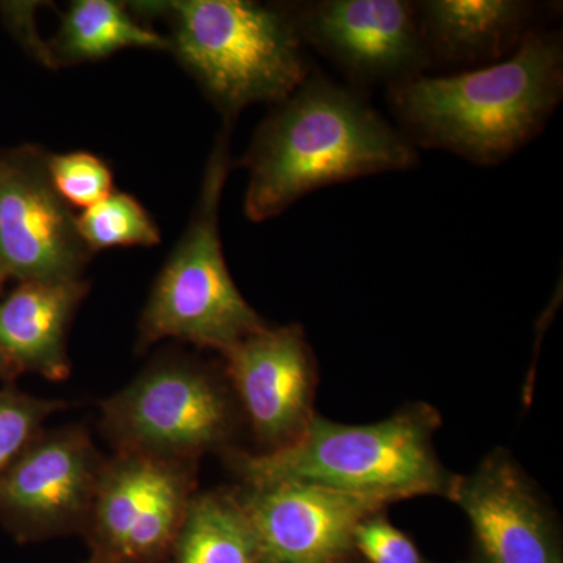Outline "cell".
<instances>
[{"label": "cell", "mask_w": 563, "mask_h": 563, "mask_svg": "<svg viewBox=\"0 0 563 563\" xmlns=\"http://www.w3.org/2000/svg\"><path fill=\"white\" fill-rule=\"evenodd\" d=\"M412 141L354 87L312 70L258 125L239 165L250 174L244 213L279 217L328 185L417 165Z\"/></svg>", "instance_id": "1"}, {"label": "cell", "mask_w": 563, "mask_h": 563, "mask_svg": "<svg viewBox=\"0 0 563 563\" xmlns=\"http://www.w3.org/2000/svg\"><path fill=\"white\" fill-rule=\"evenodd\" d=\"M562 92L561 35L529 31L507 60L454 76H418L391 87L388 98L413 144L495 165L542 132Z\"/></svg>", "instance_id": "2"}, {"label": "cell", "mask_w": 563, "mask_h": 563, "mask_svg": "<svg viewBox=\"0 0 563 563\" xmlns=\"http://www.w3.org/2000/svg\"><path fill=\"white\" fill-rule=\"evenodd\" d=\"M433 407L417 404L372 424H342L313 415L301 435L262 454L231 451L246 487L307 484L385 504L413 496L451 498L455 474L440 462Z\"/></svg>", "instance_id": "3"}, {"label": "cell", "mask_w": 563, "mask_h": 563, "mask_svg": "<svg viewBox=\"0 0 563 563\" xmlns=\"http://www.w3.org/2000/svg\"><path fill=\"white\" fill-rule=\"evenodd\" d=\"M140 21L169 25V51L206 98L233 124L252 103L276 106L307 77L301 36L284 3L247 0L128 2Z\"/></svg>", "instance_id": "4"}, {"label": "cell", "mask_w": 563, "mask_h": 563, "mask_svg": "<svg viewBox=\"0 0 563 563\" xmlns=\"http://www.w3.org/2000/svg\"><path fill=\"white\" fill-rule=\"evenodd\" d=\"M232 125H222L203 172L190 222L152 285L140 318L139 351L180 340L224 354L265 328L236 288L222 252V192L232 169Z\"/></svg>", "instance_id": "5"}, {"label": "cell", "mask_w": 563, "mask_h": 563, "mask_svg": "<svg viewBox=\"0 0 563 563\" xmlns=\"http://www.w3.org/2000/svg\"><path fill=\"white\" fill-rule=\"evenodd\" d=\"M101 426L117 453L198 462L225 446L235 406L213 373L188 358H161L101 404Z\"/></svg>", "instance_id": "6"}, {"label": "cell", "mask_w": 563, "mask_h": 563, "mask_svg": "<svg viewBox=\"0 0 563 563\" xmlns=\"http://www.w3.org/2000/svg\"><path fill=\"white\" fill-rule=\"evenodd\" d=\"M92 255L52 180L49 152L35 144L0 150V263L9 279H84Z\"/></svg>", "instance_id": "7"}, {"label": "cell", "mask_w": 563, "mask_h": 563, "mask_svg": "<svg viewBox=\"0 0 563 563\" xmlns=\"http://www.w3.org/2000/svg\"><path fill=\"white\" fill-rule=\"evenodd\" d=\"M196 495V463L117 453L106 461L87 528L102 558L139 563L172 550Z\"/></svg>", "instance_id": "8"}, {"label": "cell", "mask_w": 563, "mask_h": 563, "mask_svg": "<svg viewBox=\"0 0 563 563\" xmlns=\"http://www.w3.org/2000/svg\"><path fill=\"white\" fill-rule=\"evenodd\" d=\"M301 36L352 80L391 87L432 63L415 3L406 0H322L284 3Z\"/></svg>", "instance_id": "9"}, {"label": "cell", "mask_w": 563, "mask_h": 563, "mask_svg": "<svg viewBox=\"0 0 563 563\" xmlns=\"http://www.w3.org/2000/svg\"><path fill=\"white\" fill-rule=\"evenodd\" d=\"M103 465L79 426L43 431L0 477V523L21 539L87 526Z\"/></svg>", "instance_id": "10"}, {"label": "cell", "mask_w": 563, "mask_h": 563, "mask_svg": "<svg viewBox=\"0 0 563 563\" xmlns=\"http://www.w3.org/2000/svg\"><path fill=\"white\" fill-rule=\"evenodd\" d=\"M266 563H332L354 547L358 525L387 504L307 484L235 493Z\"/></svg>", "instance_id": "11"}, {"label": "cell", "mask_w": 563, "mask_h": 563, "mask_svg": "<svg viewBox=\"0 0 563 563\" xmlns=\"http://www.w3.org/2000/svg\"><path fill=\"white\" fill-rule=\"evenodd\" d=\"M222 355L236 399L266 451L295 442L314 415L317 383L301 325L266 324Z\"/></svg>", "instance_id": "12"}, {"label": "cell", "mask_w": 563, "mask_h": 563, "mask_svg": "<svg viewBox=\"0 0 563 563\" xmlns=\"http://www.w3.org/2000/svg\"><path fill=\"white\" fill-rule=\"evenodd\" d=\"M450 499L468 518L484 563H562L550 510L504 451L455 477Z\"/></svg>", "instance_id": "13"}, {"label": "cell", "mask_w": 563, "mask_h": 563, "mask_svg": "<svg viewBox=\"0 0 563 563\" xmlns=\"http://www.w3.org/2000/svg\"><path fill=\"white\" fill-rule=\"evenodd\" d=\"M88 291L85 279L20 282L0 296V350L18 374L68 379L69 325Z\"/></svg>", "instance_id": "14"}, {"label": "cell", "mask_w": 563, "mask_h": 563, "mask_svg": "<svg viewBox=\"0 0 563 563\" xmlns=\"http://www.w3.org/2000/svg\"><path fill=\"white\" fill-rule=\"evenodd\" d=\"M415 9L432 60H492L532 31L533 7L518 0H426Z\"/></svg>", "instance_id": "15"}, {"label": "cell", "mask_w": 563, "mask_h": 563, "mask_svg": "<svg viewBox=\"0 0 563 563\" xmlns=\"http://www.w3.org/2000/svg\"><path fill=\"white\" fill-rule=\"evenodd\" d=\"M54 68L103 60L124 49L169 51L168 38L140 21L128 2L76 0L47 41Z\"/></svg>", "instance_id": "16"}, {"label": "cell", "mask_w": 563, "mask_h": 563, "mask_svg": "<svg viewBox=\"0 0 563 563\" xmlns=\"http://www.w3.org/2000/svg\"><path fill=\"white\" fill-rule=\"evenodd\" d=\"M173 563H257V542L235 493H196L179 536Z\"/></svg>", "instance_id": "17"}, {"label": "cell", "mask_w": 563, "mask_h": 563, "mask_svg": "<svg viewBox=\"0 0 563 563\" xmlns=\"http://www.w3.org/2000/svg\"><path fill=\"white\" fill-rule=\"evenodd\" d=\"M77 228L92 254L113 247L157 246L161 229L132 195L111 191L107 198L77 214Z\"/></svg>", "instance_id": "18"}, {"label": "cell", "mask_w": 563, "mask_h": 563, "mask_svg": "<svg viewBox=\"0 0 563 563\" xmlns=\"http://www.w3.org/2000/svg\"><path fill=\"white\" fill-rule=\"evenodd\" d=\"M65 407L63 401L36 398L13 388L0 390V477L38 439L44 422Z\"/></svg>", "instance_id": "19"}, {"label": "cell", "mask_w": 563, "mask_h": 563, "mask_svg": "<svg viewBox=\"0 0 563 563\" xmlns=\"http://www.w3.org/2000/svg\"><path fill=\"white\" fill-rule=\"evenodd\" d=\"M49 169L55 188L73 209H88L113 191L109 165L91 152L49 154Z\"/></svg>", "instance_id": "20"}, {"label": "cell", "mask_w": 563, "mask_h": 563, "mask_svg": "<svg viewBox=\"0 0 563 563\" xmlns=\"http://www.w3.org/2000/svg\"><path fill=\"white\" fill-rule=\"evenodd\" d=\"M354 547L369 563H426L417 544L383 517V512L358 525Z\"/></svg>", "instance_id": "21"}, {"label": "cell", "mask_w": 563, "mask_h": 563, "mask_svg": "<svg viewBox=\"0 0 563 563\" xmlns=\"http://www.w3.org/2000/svg\"><path fill=\"white\" fill-rule=\"evenodd\" d=\"M41 5L40 2H0V18L22 49L41 65L55 69L47 41L41 38L36 27V11Z\"/></svg>", "instance_id": "22"}, {"label": "cell", "mask_w": 563, "mask_h": 563, "mask_svg": "<svg viewBox=\"0 0 563 563\" xmlns=\"http://www.w3.org/2000/svg\"><path fill=\"white\" fill-rule=\"evenodd\" d=\"M18 376H20V374H18L14 366L11 365V362L7 358V355L3 354V351L0 350V383H11V380Z\"/></svg>", "instance_id": "23"}, {"label": "cell", "mask_w": 563, "mask_h": 563, "mask_svg": "<svg viewBox=\"0 0 563 563\" xmlns=\"http://www.w3.org/2000/svg\"><path fill=\"white\" fill-rule=\"evenodd\" d=\"M9 276H7L5 269H3L2 263H0V296L3 295V290H5L7 282H9Z\"/></svg>", "instance_id": "24"}, {"label": "cell", "mask_w": 563, "mask_h": 563, "mask_svg": "<svg viewBox=\"0 0 563 563\" xmlns=\"http://www.w3.org/2000/svg\"><path fill=\"white\" fill-rule=\"evenodd\" d=\"M99 563H125V562L111 561V559L102 558L101 561H99Z\"/></svg>", "instance_id": "25"}]
</instances>
